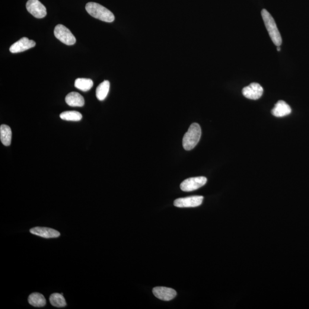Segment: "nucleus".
Returning a JSON list of instances; mask_svg holds the SVG:
<instances>
[{
    "instance_id": "obj_1",
    "label": "nucleus",
    "mask_w": 309,
    "mask_h": 309,
    "mask_svg": "<svg viewBox=\"0 0 309 309\" xmlns=\"http://www.w3.org/2000/svg\"><path fill=\"white\" fill-rule=\"evenodd\" d=\"M85 9L91 16L98 20L107 23H112L114 20L113 13L98 3L88 2L85 6Z\"/></svg>"
},
{
    "instance_id": "obj_2",
    "label": "nucleus",
    "mask_w": 309,
    "mask_h": 309,
    "mask_svg": "<svg viewBox=\"0 0 309 309\" xmlns=\"http://www.w3.org/2000/svg\"><path fill=\"white\" fill-rule=\"evenodd\" d=\"M261 15H262L264 25L268 31L271 39L272 40L273 43L276 46L279 47L282 43V37L280 34L278 28L276 27L275 20L266 9H263L261 12Z\"/></svg>"
},
{
    "instance_id": "obj_3",
    "label": "nucleus",
    "mask_w": 309,
    "mask_h": 309,
    "mask_svg": "<svg viewBox=\"0 0 309 309\" xmlns=\"http://www.w3.org/2000/svg\"><path fill=\"white\" fill-rule=\"evenodd\" d=\"M201 135V128L199 124L195 123L191 124L183 138V146L184 149L190 151L195 148L200 141Z\"/></svg>"
},
{
    "instance_id": "obj_4",
    "label": "nucleus",
    "mask_w": 309,
    "mask_h": 309,
    "mask_svg": "<svg viewBox=\"0 0 309 309\" xmlns=\"http://www.w3.org/2000/svg\"><path fill=\"white\" fill-rule=\"evenodd\" d=\"M54 34L57 39L67 46H72L76 42V39L69 29L65 25L59 24L56 25Z\"/></svg>"
},
{
    "instance_id": "obj_5",
    "label": "nucleus",
    "mask_w": 309,
    "mask_h": 309,
    "mask_svg": "<svg viewBox=\"0 0 309 309\" xmlns=\"http://www.w3.org/2000/svg\"><path fill=\"white\" fill-rule=\"evenodd\" d=\"M207 181V178L204 177L190 178L181 182L180 189L185 192L195 191L205 185Z\"/></svg>"
},
{
    "instance_id": "obj_6",
    "label": "nucleus",
    "mask_w": 309,
    "mask_h": 309,
    "mask_svg": "<svg viewBox=\"0 0 309 309\" xmlns=\"http://www.w3.org/2000/svg\"><path fill=\"white\" fill-rule=\"evenodd\" d=\"M204 197L202 196H193L175 200L174 205L180 208H195L202 205Z\"/></svg>"
},
{
    "instance_id": "obj_7",
    "label": "nucleus",
    "mask_w": 309,
    "mask_h": 309,
    "mask_svg": "<svg viewBox=\"0 0 309 309\" xmlns=\"http://www.w3.org/2000/svg\"><path fill=\"white\" fill-rule=\"evenodd\" d=\"M26 7L27 11L34 17L42 18L47 15V9L39 0H28Z\"/></svg>"
},
{
    "instance_id": "obj_8",
    "label": "nucleus",
    "mask_w": 309,
    "mask_h": 309,
    "mask_svg": "<svg viewBox=\"0 0 309 309\" xmlns=\"http://www.w3.org/2000/svg\"><path fill=\"white\" fill-rule=\"evenodd\" d=\"M263 89L260 84L253 82L242 90V94L245 98L251 100H258L262 97Z\"/></svg>"
},
{
    "instance_id": "obj_9",
    "label": "nucleus",
    "mask_w": 309,
    "mask_h": 309,
    "mask_svg": "<svg viewBox=\"0 0 309 309\" xmlns=\"http://www.w3.org/2000/svg\"><path fill=\"white\" fill-rule=\"evenodd\" d=\"M152 292L156 297L164 301H171L177 295L174 289L165 287H156L153 289Z\"/></svg>"
},
{
    "instance_id": "obj_10",
    "label": "nucleus",
    "mask_w": 309,
    "mask_h": 309,
    "mask_svg": "<svg viewBox=\"0 0 309 309\" xmlns=\"http://www.w3.org/2000/svg\"><path fill=\"white\" fill-rule=\"evenodd\" d=\"M35 46L36 43L33 40L29 39L27 37H23L13 44L9 50L12 53H20L30 49Z\"/></svg>"
},
{
    "instance_id": "obj_11",
    "label": "nucleus",
    "mask_w": 309,
    "mask_h": 309,
    "mask_svg": "<svg viewBox=\"0 0 309 309\" xmlns=\"http://www.w3.org/2000/svg\"><path fill=\"white\" fill-rule=\"evenodd\" d=\"M31 234L44 238H54L59 237L60 233L55 229L49 228L36 227L31 228Z\"/></svg>"
},
{
    "instance_id": "obj_12",
    "label": "nucleus",
    "mask_w": 309,
    "mask_h": 309,
    "mask_svg": "<svg viewBox=\"0 0 309 309\" xmlns=\"http://www.w3.org/2000/svg\"><path fill=\"white\" fill-rule=\"evenodd\" d=\"M292 113L291 107L285 101L279 100L276 104L272 111L274 116L277 117H284L289 115Z\"/></svg>"
},
{
    "instance_id": "obj_13",
    "label": "nucleus",
    "mask_w": 309,
    "mask_h": 309,
    "mask_svg": "<svg viewBox=\"0 0 309 309\" xmlns=\"http://www.w3.org/2000/svg\"><path fill=\"white\" fill-rule=\"evenodd\" d=\"M65 102L71 107H82L85 104L84 98L76 92H72L66 95Z\"/></svg>"
},
{
    "instance_id": "obj_14",
    "label": "nucleus",
    "mask_w": 309,
    "mask_h": 309,
    "mask_svg": "<svg viewBox=\"0 0 309 309\" xmlns=\"http://www.w3.org/2000/svg\"><path fill=\"white\" fill-rule=\"evenodd\" d=\"M12 130L8 126L2 124L0 127V139L3 145L10 146L12 141Z\"/></svg>"
},
{
    "instance_id": "obj_15",
    "label": "nucleus",
    "mask_w": 309,
    "mask_h": 309,
    "mask_svg": "<svg viewBox=\"0 0 309 309\" xmlns=\"http://www.w3.org/2000/svg\"><path fill=\"white\" fill-rule=\"evenodd\" d=\"M29 304L36 308L43 307L46 304V299L43 294L33 293L28 297Z\"/></svg>"
},
{
    "instance_id": "obj_16",
    "label": "nucleus",
    "mask_w": 309,
    "mask_h": 309,
    "mask_svg": "<svg viewBox=\"0 0 309 309\" xmlns=\"http://www.w3.org/2000/svg\"><path fill=\"white\" fill-rule=\"evenodd\" d=\"M110 83L108 81L102 82L96 90V95L98 100L103 101L107 97L110 91Z\"/></svg>"
},
{
    "instance_id": "obj_17",
    "label": "nucleus",
    "mask_w": 309,
    "mask_h": 309,
    "mask_svg": "<svg viewBox=\"0 0 309 309\" xmlns=\"http://www.w3.org/2000/svg\"><path fill=\"white\" fill-rule=\"evenodd\" d=\"M93 85L94 82L90 79L78 78L75 82V87L84 92L90 90Z\"/></svg>"
},
{
    "instance_id": "obj_18",
    "label": "nucleus",
    "mask_w": 309,
    "mask_h": 309,
    "mask_svg": "<svg viewBox=\"0 0 309 309\" xmlns=\"http://www.w3.org/2000/svg\"><path fill=\"white\" fill-rule=\"evenodd\" d=\"M51 305L56 308H63L66 305V301L63 294L59 293H53L49 298Z\"/></svg>"
},
{
    "instance_id": "obj_19",
    "label": "nucleus",
    "mask_w": 309,
    "mask_h": 309,
    "mask_svg": "<svg viewBox=\"0 0 309 309\" xmlns=\"http://www.w3.org/2000/svg\"><path fill=\"white\" fill-rule=\"evenodd\" d=\"M60 117L63 120L79 122L82 119V114L78 111H65L60 114Z\"/></svg>"
},
{
    "instance_id": "obj_20",
    "label": "nucleus",
    "mask_w": 309,
    "mask_h": 309,
    "mask_svg": "<svg viewBox=\"0 0 309 309\" xmlns=\"http://www.w3.org/2000/svg\"><path fill=\"white\" fill-rule=\"evenodd\" d=\"M277 50H278V51H280V50H281V49H280L279 47H278V48H277Z\"/></svg>"
}]
</instances>
